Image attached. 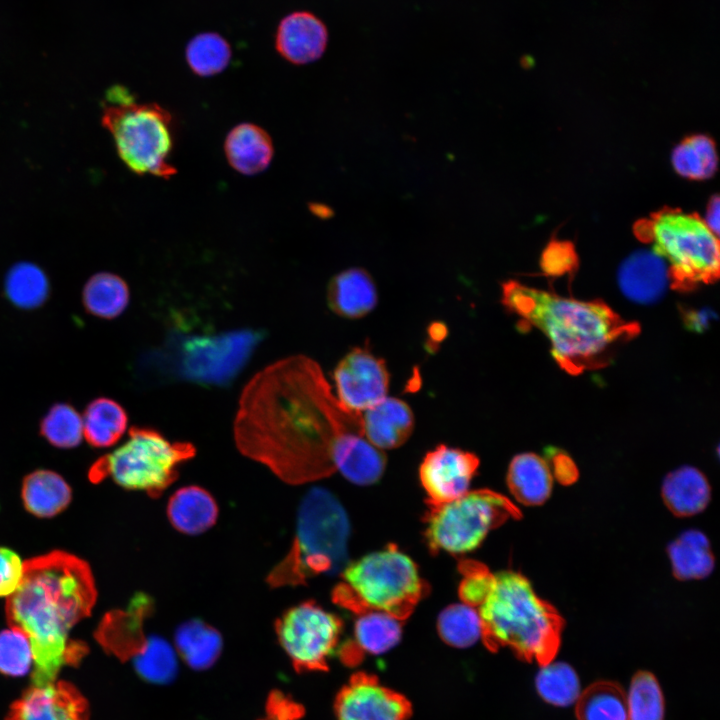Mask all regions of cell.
Listing matches in <instances>:
<instances>
[{"label":"cell","mask_w":720,"mask_h":720,"mask_svg":"<svg viewBox=\"0 0 720 720\" xmlns=\"http://www.w3.org/2000/svg\"><path fill=\"white\" fill-rule=\"evenodd\" d=\"M361 424V412L338 400L319 364L293 355L247 383L233 431L243 455L298 485L335 472L338 443L349 433L363 435Z\"/></svg>","instance_id":"cell-1"},{"label":"cell","mask_w":720,"mask_h":720,"mask_svg":"<svg viewBox=\"0 0 720 720\" xmlns=\"http://www.w3.org/2000/svg\"><path fill=\"white\" fill-rule=\"evenodd\" d=\"M97 591L89 565L75 555L52 551L23 562V575L8 596L10 627L21 630L33 653V685L55 681L65 665L78 664L86 653L69 640L70 629L90 615Z\"/></svg>","instance_id":"cell-2"},{"label":"cell","mask_w":720,"mask_h":720,"mask_svg":"<svg viewBox=\"0 0 720 720\" xmlns=\"http://www.w3.org/2000/svg\"><path fill=\"white\" fill-rule=\"evenodd\" d=\"M502 304L520 324L539 329L555 361L573 375L607 366L640 331L636 322L622 319L600 300L566 298L514 280L502 284Z\"/></svg>","instance_id":"cell-3"},{"label":"cell","mask_w":720,"mask_h":720,"mask_svg":"<svg viewBox=\"0 0 720 720\" xmlns=\"http://www.w3.org/2000/svg\"><path fill=\"white\" fill-rule=\"evenodd\" d=\"M479 608L482 639L491 650L510 648L519 658L545 665L558 653L563 619L514 571L494 574Z\"/></svg>","instance_id":"cell-4"},{"label":"cell","mask_w":720,"mask_h":720,"mask_svg":"<svg viewBox=\"0 0 720 720\" xmlns=\"http://www.w3.org/2000/svg\"><path fill=\"white\" fill-rule=\"evenodd\" d=\"M349 536V518L338 498L323 487L308 490L298 507L292 545L266 583L295 587L320 574H341L349 564Z\"/></svg>","instance_id":"cell-5"},{"label":"cell","mask_w":720,"mask_h":720,"mask_svg":"<svg viewBox=\"0 0 720 720\" xmlns=\"http://www.w3.org/2000/svg\"><path fill=\"white\" fill-rule=\"evenodd\" d=\"M101 123L113 137L123 163L137 175L169 179L175 145L172 115L157 103H138L122 86L110 88L102 104Z\"/></svg>","instance_id":"cell-6"},{"label":"cell","mask_w":720,"mask_h":720,"mask_svg":"<svg viewBox=\"0 0 720 720\" xmlns=\"http://www.w3.org/2000/svg\"><path fill=\"white\" fill-rule=\"evenodd\" d=\"M341 575L333 600L355 614L372 609L402 621L428 592L414 561L394 544L349 562Z\"/></svg>","instance_id":"cell-7"},{"label":"cell","mask_w":720,"mask_h":720,"mask_svg":"<svg viewBox=\"0 0 720 720\" xmlns=\"http://www.w3.org/2000/svg\"><path fill=\"white\" fill-rule=\"evenodd\" d=\"M635 232L666 262L673 288L688 291L717 280L718 237L699 216L664 209L637 224Z\"/></svg>","instance_id":"cell-8"},{"label":"cell","mask_w":720,"mask_h":720,"mask_svg":"<svg viewBox=\"0 0 720 720\" xmlns=\"http://www.w3.org/2000/svg\"><path fill=\"white\" fill-rule=\"evenodd\" d=\"M195 453L189 442H171L155 429L132 427L123 445L92 465L89 478L97 483L111 477L122 488L158 498L177 480L179 466Z\"/></svg>","instance_id":"cell-9"},{"label":"cell","mask_w":720,"mask_h":720,"mask_svg":"<svg viewBox=\"0 0 720 720\" xmlns=\"http://www.w3.org/2000/svg\"><path fill=\"white\" fill-rule=\"evenodd\" d=\"M429 507L424 535L432 552H471L492 529L509 518L520 517L519 509L507 497L489 489L468 491L455 500Z\"/></svg>","instance_id":"cell-10"},{"label":"cell","mask_w":720,"mask_h":720,"mask_svg":"<svg viewBox=\"0 0 720 720\" xmlns=\"http://www.w3.org/2000/svg\"><path fill=\"white\" fill-rule=\"evenodd\" d=\"M342 626L339 617L313 600L287 609L274 624L278 641L298 672L327 669Z\"/></svg>","instance_id":"cell-11"},{"label":"cell","mask_w":720,"mask_h":720,"mask_svg":"<svg viewBox=\"0 0 720 720\" xmlns=\"http://www.w3.org/2000/svg\"><path fill=\"white\" fill-rule=\"evenodd\" d=\"M260 338L251 330L185 338L175 349L177 371L197 383L227 384L244 366Z\"/></svg>","instance_id":"cell-12"},{"label":"cell","mask_w":720,"mask_h":720,"mask_svg":"<svg viewBox=\"0 0 720 720\" xmlns=\"http://www.w3.org/2000/svg\"><path fill=\"white\" fill-rule=\"evenodd\" d=\"M333 377L336 397L355 412L367 410L388 393L389 372L385 361L368 348L351 349L337 364Z\"/></svg>","instance_id":"cell-13"},{"label":"cell","mask_w":720,"mask_h":720,"mask_svg":"<svg viewBox=\"0 0 720 720\" xmlns=\"http://www.w3.org/2000/svg\"><path fill=\"white\" fill-rule=\"evenodd\" d=\"M479 466L478 457L458 448L438 445L419 467V479L429 505L455 500L469 491Z\"/></svg>","instance_id":"cell-14"},{"label":"cell","mask_w":720,"mask_h":720,"mask_svg":"<svg viewBox=\"0 0 720 720\" xmlns=\"http://www.w3.org/2000/svg\"><path fill=\"white\" fill-rule=\"evenodd\" d=\"M335 711L338 720H408L411 712L405 697L363 673L339 692Z\"/></svg>","instance_id":"cell-15"},{"label":"cell","mask_w":720,"mask_h":720,"mask_svg":"<svg viewBox=\"0 0 720 720\" xmlns=\"http://www.w3.org/2000/svg\"><path fill=\"white\" fill-rule=\"evenodd\" d=\"M155 609L154 600L143 592L135 593L124 610H112L101 620L95 637L110 654L122 661L134 659L146 647L144 623Z\"/></svg>","instance_id":"cell-16"},{"label":"cell","mask_w":720,"mask_h":720,"mask_svg":"<svg viewBox=\"0 0 720 720\" xmlns=\"http://www.w3.org/2000/svg\"><path fill=\"white\" fill-rule=\"evenodd\" d=\"M6 720H89L88 704L72 684L53 681L26 690Z\"/></svg>","instance_id":"cell-17"},{"label":"cell","mask_w":720,"mask_h":720,"mask_svg":"<svg viewBox=\"0 0 720 720\" xmlns=\"http://www.w3.org/2000/svg\"><path fill=\"white\" fill-rule=\"evenodd\" d=\"M326 24L310 11H294L281 19L275 33V49L294 65L312 63L326 51Z\"/></svg>","instance_id":"cell-18"},{"label":"cell","mask_w":720,"mask_h":720,"mask_svg":"<svg viewBox=\"0 0 720 720\" xmlns=\"http://www.w3.org/2000/svg\"><path fill=\"white\" fill-rule=\"evenodd\" d=\"M618 284L631 301L651 304L665 293L670 282L666 262L652 249L637 250L618 269Z\"/></svg>","instance_id":"cell-19"},{"label":"cell","mask_w":720,"mask_h":720,"mask_svg":"<svg viewBox=\"0 0 720 720\" xmlns=\"http://www.w3.org/2000/svg\"><path fill=\"white\" fill-rule=\"evenodd\" d=\"M363 436L380 450L404 444L414 429V414L409 405L395 397L384 399L361 412Z\"/></svg>","instance_id":"cell-20"},{"label":"cell","mask_w":720,"mask_h":720,"mask_svg":"<svg viewBox=\"0 0 720 720\" xmlns=\"http://www.w3.org/2000/svg\"><path fill=\"white\" fill-rule=\"evenodd\" d=\"M353 641L341 648V657L348 663L359 661L365 654H383L398 644L402 634L401 620L378 610L357 613Z\"/></svg>","instance_id":"cell-21"},{"label":"cell","mask_w":720,"mask_h":720,"mask_svg":"<svg viewBox=\"0 0 720 720\" xmlns=\"http://www.w3.org/2000/svg\"><path fill=\"white\" fill-rule=\"evenodd\" d=\"M224 153L234 170L252 176L269 167L274 147L266 130L256 124L244 122L233 127L227 134Z\"/></svg>","instance_id":"cell-22"},{"label":"cell","mask_w":720,"mask_h":720,"mask_svg":"<svg viewBox=\"0 0 720 720\" xmlns=\"http://www.w3.org/2000/svg\"><path fill=\"white\" fill-rule=\"evenodd\" d=\"M377 300L375 283L362 268L346 269L336 274L328 284L329 308L347 319L364 317L375 308Z\"/></svg>","instance_id":"cell-23"},{"label":"cell","mask_w":720,"mask_h":720,"mask_svg":"<svg viewBox=\"0 0 720 720\" xmlns=\"http://www.w3.org/2000/svg\"><path fill=\"white\" fill-rule=\"evenodd\" d=\"M166 512L170 524L177 531L194 536L215 525L219 508L210 492L200 486L189 485L171 495Z\"/></svg>","instance_id":"cell-24"},{"label":"cell","mask_w":720,"mask_h":720,"mask_svg":"<svg viewBox=\"0 0 720 720\" xmlns=\"http://www.w3.org/2000/svg\"><path fill=\"white\" fill-rule=\"evenodd\" d=\"M335 470L350 482L367 486L379 481L386 467V456L361 433L345 435L334 454Z\"/></svg>","instance_id":"cell-25"},{"label":"cell","mask_w":720,"mask_h":720,"mask_svg":"<svg viewBox=\"0 0 720 720\" xmlns=\"http://www.w3.org/2000/svg\"><path fill=\"white\" fill-rule=\"evenodd\" d=\"M661 493L667 508L680 517L700 513L711 498L707 478L692 466H682L667 474Z\"/></svg>","instance_id":"cell-26"},{"label":"cell","mask_w":720,"mask_h":720,"mask_svg":"<svg viewBox=\"0 0 720 720\" xmlns=\"http://www.w3.org/2000/svg\"><path fill=\"white\" fill-rule=\"evenodd\" d=\"M553 476L548 463L534 453H521L510 462L507 485L521 504L535 506L544 503L552 491Z\"/></svg>","instance_id":"cell-27"},{"label":"cell","mask_w":720,"mask_h":720,"mask_svg":"<svg viewBox=\"0 0 720 720\" xmlns=\"http://www.w3.org/2000/svg\"><path fill=\"white\" fill-rule=\"evenodd\" d=\"M174 641L178 654L194 670L210 668L223 649L220 632L199 618L181 623L175 630Z\"/></svg>","instance_id":"cell-28"},{"label":"cell","mask_w":720,"mask_h":720,"mask_svg":"<svg viewBox=\"0 0 720 720\" xmlns=\"http://www.w3.org/2000/svg\"><path fill=\"white\" fill-rule=\"evenodd\" d=\"M21 496L28 512L37 517L49 518L69 505L72 492L67 482L56 472L36 470L24 478Z\"/></svg>","instance_id":"cell-29"},{"label":"cell","mask_w":720,"mask_h":720,"mask_svg":"<svg viewBox=\"0 0 720 720\" xmlns=\"http://www.w3.org/2000/svg\"><path fill=\"white\" fill-rule=\"evenodd\" d=\"M674 576L680 580L702 579L714 568V556L706 535L690 529L681 533L668 546Z\"/></svg>","instance_id":"cell-30"},{"label":"cell","mask_w":720,"mask_h":720,"mask_svg":"<svg viewBox=\"0 0 720 720\" xmlns=\"http://www.w3.org/2000/svg\"><path fill=\"white\" fill-rule=\"evenodd\" d=\"M83 435L93 447H110L118 442L126 431L128 416L116 401L100 397L91 401L85 409Z\"/></svg>","instance_id":"cell-31"},{"label":"cell","mask_w":720,"mask_h":720,"mask_svg":"<svg viewBox=\"0 0 720 720\" xmlns=\"http://www.w3.org/2000/svg\"><path fill=\"white\" fill-rule=\"evenodd\" d=\"M575 703L577 720H628L626 692L613 681L590 684Z\"/></svg>","instance_id":"cell-32"},{"label":"cell","mask_w":720,"mask_h":720,"mask_svg":"<svg viewBox=\"0 0 720 720\" xmlns=\"http://www.w3.org/2000/svg\"><path fill=\"white\" fill-rule=\"evenodd\" d=\"M129 288L116 274L100 272L86 282L82 300L86 310L100 318L112 319L120 315L129 303Z\"/></svg>","instance_id":"cell-33"},{"label":"cell","mask_w":720,"mask_h":720,"mask_svg":"<svg viewBox=\"0 0 720 720\" xmlns=\"http://www.w3.org/2000/svg\"><path fill=\"white\" fill-rule=\"evenodd\" d=\"M6 296L15 306L33 309L42 305L49 295V281L44 271L34 263L13 265L5 277Z\"/></svg>","instance_id":"cell-34"},{"label":"cell","mask_w":720,"mask_h":720,"mask_svg":"<svg viewBox=\"0 0 720 720\" xmlns=\"http://www.w3.org/2000/svg\"><path fill=\"white\" fill-rule=\"evenodd\" d=\"M674 170L682 177L703 180L717 168V153L713 141L704 135L685 138L672 151Z\"/></svg>","instance_id":"cell-35"},{"label":"cell","mask_w":720,"mask_h":720,"mask_svg":"<svg viewBox=\"0 0 720 720\" xmlns=\"http://www.w3.org/2000/svg\"><path fill=\"white\" fill-rule=\"evenodd\" d=\"M231 57L230 44L215 32L195 35L185 49V59L190 70L200 77H211L223 72Z\"/></svg>","instance_id":"cell-36"},{"label":"cell","mask_w":720,"mask_h":720,"mask_svg":"<svg viewBox=\"0 0 720 720\" xmlns=\"http://www.w3.org/2000/svg\"><path fill=\"white\" fill-rule=\"evenodd\" d=\"M539 696L548 704L566 707L574 704L580 693L576 671L564 662H549L541 666L535 678Z\"/></svg>","instance_id":"cell-37"},{"label":"cell","mask_w":720,"mask_h":720,"mask_svg":"<svg viewBox=\"0 0 720 720\" xmlns=\"http://www.w3.org/2000/svg\"><path fill=\"white\" fill-rule=\"evenodd\" d=\"M441 639L456 648H467L482 638L478 611L466 604H453L443 609L437 620Z\"/></svg>","instance_id":"cell-38"},{"label":"cell","mask_w":720,"mask_h":720,"mask_svg":"<svg viewBox=\"0 0 720 720\" xmlns=\"http://www.w3.org/2000/svg\"><path fill=\"white\" fill-rule=\"evenodd\" d=\"M628 720H664L665 702L657 678L649 671H638L626 693Z\"/></svg>","instance_id":"cell-39"},{"label":"cell","mask_w":720,"mask_h":720,"mask_svg":"<svg viewBox=\"0 0 720 720\" xmlns=\"http://www.w3.org/2000/svg\"><path fill=\"white\" fill-rule=\"evenodd\" d=\"M133 661L137 673L152 683L173 680L178 669L175 650L166 639L157 635L148 636L146 647Z\"/></svg>","instance_id":"cell-40"},{"label":"cell","mask_w":720,"mask_h":720,"mask_svg":"<svg viewBox=\"0 0 720 720\" xmlns=\"http://www.w3.org/2000/svg\"><path fill=\"white\" fill-rule=\"evenodd\" d=\"M41 435L57 448L76 447L82 439V417L67 403L53 405L40 423Z\"/></svg>","instance_id":"cell-41"},{"label":"cell","mask_w":720,"mask_h":720,"mask_svg":"<svg viewBox=\"0 0 720 720\" xmlns=\"http://www.w3.org/2000/svg\"><path fill=\"white\" fill-rule=\"evenodd\" d=\"M33 663V653L27 636L11 627L0 632V672L9 676L26 674Z\"/></svg>","instance_id":"cell-42"},{"label":"cell","mask_w":720,"mask_h":720,"mask_svg":"<svg viewBox=\"0 0 720 720\" xmlns=\"http://www.w3.org/2000/svg\"><path fill=\"white\" fill-rule=\"evenodd\" d=\"M463 579L459 585V597L464 604L479 607L486 598L493 582L494 574L481 563L462 562L459 567Z\"/></svg>","instance_id":"cell-43"},{"label":"cell","mask_w":720,"mask_h":720,"mask_svg":"<svg viewBox=\"0 0 720 720\" xmlns=\"http://www.w3.org/2000/svg\"><path fill=\"white\" fill-rule=\"evenodd\" d=\"M576 264V253L568 242H551L545 248L541 259L544 272L553 276L563 275L574 270Z\"/></svg>","instance_id":"cell-44"},{"label":"cell","mask_w":720,"mask_h":720,"mask_svg":"<svg viewBox=\"0 0 720 720\" xmlns=\"http://www.w3.org/2000/svg\"><path fill=\"white\" fill-rule=\"evenodd\" d=\"M23 575V562L13 550L0 547V596L11 595Z\"/></svg>","instance_id":"cell-45"},{"label":"cell","mask_w":720,"mask_h":720,"mask_svg":"<svg viewBox=\"0 0 720 720\" xmlns=\"http://www.w3.org/2000/svg\"><path fill=\"white\" fill-rule=\"evenodd\" d=\"M301 708L281 692H274L267 702L265 720H297Z\"/></svg>","instance_id":"cell-46"},{"label":"cell","mask_w":720,"mask_h":720,"mask_svg":"<svg viewBox=\"0 0 720 720\" xmlns=\"http://www.w3.org/2000/svg\"><path fill=\"white\" fill-rule=\"evenodd\" d=\"M682 320L687 329L702 333L708 329L717 316L715 312L710 308H688L681 307Z\"/></svg>","instance_id":"cell-47"},{"label":"cell","mask_w":720,"mask_h":720,"mask_svg":"<svg viewBox=\"0 0 720 720\" xmlns=\"http://www.w3.org/2000/svg\"><path fill=\"white\" fill-rule=\"evenodd\" d=\"M550 459L552 463L551 473H554L558 481L563 484H570L577 478V468L574 462L561 451L551 449Z\"/></svg>","instance_id":"cell-48"},{"label":"cell","mask_w":720,"mask_h":720,"mask_svg":"<svg viewBox=\"0 0 720 720\" xmlns=\"http://www.w3.org/2000/svg\"><path fill=\"white\" fill-rule=\"evenodd\" d=\"M719 198L714 196L706 210L704 222L716 234L719 232Z\"/></svg>","instance_id":"cell-49"}]
</instances>
